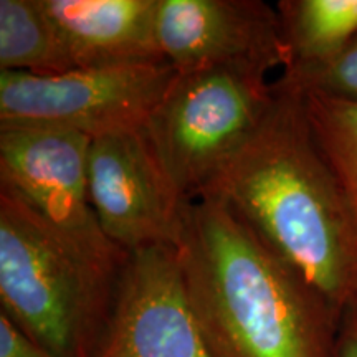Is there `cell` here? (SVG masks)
Listing matches in <instances>:
<instances>
[{
  "mask_svg": "<svg viewBox=\"0 0 357 357\" xmlns=\"http://www.w3.org/2000/svg\"><path fill=\"white\" fill-rule=\"evenodd\" d=\"M260 126L202 195L225 202L276 257L344 312L357 294V217L300 88L278 78Z\"/></svg>",
  "mask_w": 357,
  "mask_h": 357,
  "instance_id": "6da1fadb",
  "label": "cell"
},
{
  "mask_svg": "<svg viewBox=\"0 0 357 357\" xmlns=\"http://www.w3.org/2000/svg\"><path fill=\"white\" fill-rule=\"evenodd\" d=\"M176 253L212 357H337L344 312L220 199L182 204Z\"/></svg>",
  "mask_w": 357,
  "mask_h": 357,
  "instance_id": "7a4b0ae2",
  "label": "cell"
},
{
  "mask_svg": "<svg viewBox=\"0 0 357 357\" xmlns=\"http://www.w3.org/2000/svg\"><path fill=\"white\" fill-rule=\"evenodd\" d=\"M116 283L0 189V312L20 331L56 357H96Z\"/></svg>",
  "mask_w": 357,
  "mask_h": 357,
  "instance_id": "3957f363",
  "label": "cell"
},
{
  "mask_svg": "<svg viewBox=\"0 0 357 357\" xmlns=\"http://www.w3.org/2000/svg\"><path fill=\"white\" fill-rule=\"evenodd\" d=\"M273 95V83L248 71H177L142 131L181 202L207 190L260 126Z\"/></svg>",
  "mask_w": 357,
  "mask_h": 357,
  "instance_id": "277c9868",
  "label": "cell"
},
{
  "mask_svg": "<svg viewBox=\"0 0 357 357\" xmlns=\"http://www.w3.org/2000/svg\"><path fill=\"white\" fill-rule=\"evenodd\" d=\"M176 73L169 61L60 75L0 71V131L52 129L91 139L139 131Z\"/></svg>",
  "mask_w": 357,
  "mask_h": 357,
  "instance_id": "5b68a950",
  "label": "cell"
},
{
  "mask_svg": "<svg viewBox=\"0 0 357 357\" xmlns=\"http://www.w3.org/2000/svg\"><path fill=\"white\" fill-rule=\"evenodd\" d=\"M91 137L52 129L0 131V185L17 195L66 248L118 281L129 253L102 231L88 190Z\"/></svg>",
  "mask_w": 357,
  "mask_h": 357,
  "instance_id": "8992f818",
  "label": "cell"
},
{
  "mask_svg": "<svg viewBox=\"0 0 357 357\" xmlns=\"http://www.w3.org/2000/svg\"><path fill=\"white\" fill-rule=\"evenodd\" d=\"M158 43L177 71L220 66L268 78L293 66L278 10L258 0H159Z\"/></svg>",
  "mask_w": 357,
  "mask_h": 357,
  "instance_id": "52a82bcc",
  "label": "cell"
},
{
  "mask_svg": "<svg viewBox=\"0 0 357 357\" xmlns=\"http://www.w3.org/2000/svg\"><path fill=\"white\" fill-rule=\"evenodd\" d=\"M96 357H212L174 247L129 253Z\"/></svg>",
  "mask_w": 357,
  "mask_h": 357,
  "instance_id": "ba28073f",
  "label": "cell"
},
{
  "mask_svg": "<svg viewBox=\"0 0 357 357\" xmlns=\"http://www.w3.org/2000/svg\"><path fill=\"white\" fill-rule=\"evenodd\" d=\"M88 190L102 231L123 252L176 248L184 202L167 184L142 129L91 139Z\"/></svg>",
  "mask_w": 357,
  "mask_h": 357,
  "instance_id": "9c48e42d",
  "label": "cell"
},
{
  "mask_svg": "<svg viewBox=\"0 0 357 357\" xmlns=\"http://www.w3.org/2000/svg\"><path fill=\"white\" fill-rule=\"evenodd\" d=\"M75 68L158 63L159 0H42Z\"/></svg>",
  "mask_w": 357,
  "mask_h": 357,
  "instance_id": "30bf717a",
  "label": "cell"
},
{
  "mask_svg": "<svg viewBox=\"0 0 357 357\" xmlns=\"http://www.w3.org/2000/svg\"><path fill=\"white\" fill-rule=\"evenodd\" d=\"M298 68L326 65L357 38V0H283L276 6Z\"/></svg>",
  "mask_w": 357,
  "mask_h": 357,
  "instance_id": "8fae6325",
  "label": "cell"
},
{
  "mask_svg": "<svg viewBox=\"0 0 357 357\" xmlns=\"http://www.w3.org/2000/svg\"><path fill=\"white\" fill-rule=\"evenodd\" d=\"M73 68L65 40L42 0H0V71L60 75Z\"/></svg>",
  "mask_w": 357,
  "mask_h": 357,
  "instance_id": "7c38bea8",
  "label": "cell"
},
{
  "mask_svg": "<svg viewBox=\"0 0 357 357\" xmlns=\"http://www.w3.org/2000/svg\"><path fill=\"white\" fill-rule=\"evenodd\" d=\"M301 91L316 141L357 217V101Z\"/></svg>",
  "mask_w": 357,
  "mask_h": 357,
  "instance_id": "4fadbf2b",
  "label": "cell"
},
{
  "mask_svg": "<svg viewBox=\"0 0 357 357\" xmlns=\"http://www.w3.org/2000/svg\"><path fill=\"white\" fill-rule=\"evenodd\" d=\"M280 78L300 89L357 101V38L329 63L287 71Z\"/></svg>",
  "mask_w": 357,
  "mask_h": 357,
  "instance_id": "5bb4252c",
  "label": "cell"
},
{
  "mask_svg": "<svg viewBox=\"0 0 357 357\" xmlns=\"http://www.w3.org/2000/svg\"><path fill=\"white\" fill-rule=\"evenodd\" d=\"M0 357H56L0 312Z\"/></svg>",
  "mask_w": 357,
  "mask_h": 357,
  "instance_id": "9a60e30c",
  "label": "cell"
},
{
  "mask_svg": "<svg viewBox=\"0 0 357 357\" xmlns=\"http://www.w3.org/2000/svg\"><path fill=\"white\" fill-rule=\"evenodd\" d=\"M337 357H357V312L351 307L342 314Z\"/></svg>",
  "mask_w": 357,
  "mask_h": 357,
  "instance_id": "2e32d148",
  "label": "cell"
},
{
  "mask_svg": "<svg viewBox=\"0 0 357 357\" xmlns=\"http://www.w3.org/2000/svg\"><path fill=\"white\" fill-rule=\"evenodd\" d=\"M351 310H354L356 312H357V294H356V298H354V301H352V305L349 306Z\"/></svg>",
  "mask_w": 357,
  "mask_h": 357,
  "instance_id": "e0dca14e",
  "label": "cell"
}]
</instances>
